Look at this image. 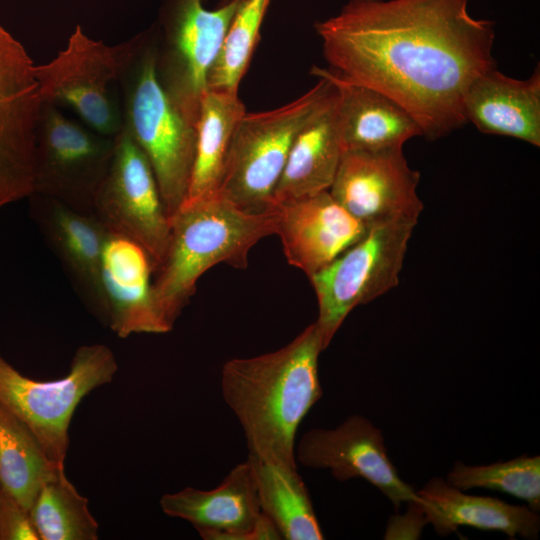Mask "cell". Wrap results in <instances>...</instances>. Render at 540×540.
<instances>
[{
  "mask_svg": "<svg viewBox=\"0 0 540 540\" xmlns=\"http://www.w3.org/2000/svg\"><path fill=\"white\" fill-rule=\"evenodd\" d=\"M114 147V137L101 135L68 118L58 106L43 102L36 131L34 194L93 215Z\"/></svg>",
  "mask_w": 540,
  "mask_h": 540,
  "instance_id": "cell-9",
  "label": "cell"
},
{
  "mask_svg": "<svg viewBox=\"0 0 540 540\" xmlns=\"http://www.w3.org/2000/svg\"><path fill=\"white\" fill-rule=\"evenodd\" d=\"M118 365L106 345L79 347L63 378L30 379L0 355V402L36 437L49 460L64 469L69 425L80 401L95 388L110 383Z\"/></svg>",
  "mask_w": 540,
  "mask_h": 540,
  "instance_id": "cell-6",
  "label": "cell"
},
{
  "mask_svg": "<svg viewBox=\"0 0 540 540\" xmlns=\"http://www.w3.org/2000/svg\"><path fill=\"white\" fill-rule=\"evenodd\" d=\"M419 180L402 148L344 151L329 192L369 228L396 220L418 221L424 208L417 194Z\"/></svg>",
  "mask_w": 540,
  "mask_h": 540,
  "instance_id": "cell-13",
  "label": "cell"
},
{
  "mask_svg": "<svg viewBox=\"0 0 540 540\" xmlns=\"http://www.w3.org/2000/svg\"><path fill=\"white\" fill-rule=\"evenodd\" d=\"M153 267L136 242L108 232L101 256V282L106 303L103 324L118 337L171 331L155 305Z\"/></svg>",
  "mask_w": 540,
  "mask_h": 540,
  "instance_id": "cell-17",
  "label": "cell"
},
{
  "mask_svg": "<svg viewBox=\"0 0 540 540\" xmlns=\"http://www.w3.org/2000/svg\"><path fill=\"white\" fill-rule=\"evenodd\" d=\"M0 540H40L31 516L0 484Z\"/></svg>",
  "mask_w": 540,
  "mask_h": 540,
  "instance_id": "cell-29",
  "label": "cell"
},
{
  "mask_svg": "<svg viewBox=\"0 0 540 540\" xmlns=\"http://www.w3.org/2000/svg\"><path fill=\"white\" fill-rule=\"evenodd\" d=\"M274 208L278 214L275 234L280 236L284 255L308 277L329 265L367 230L329 190Z\"/></svg>",
  "mask_w": 540,
  "mask_h": 540,
  "instance_id": "cell-16",
  "label": "cell"
},
{
  "mask_svg": "<svg viewBox=\"0 0 540 540\" xmlns=\"http://www.w3.org/2000/svg\"><path fill=\"white\" fill-rule=\"evenodd\" d=\"M157 43L137 42L121 77L123 127L153 169L167 215L183 204L196 151V126L170 99L158 78Z\"/></svg>",
  "mask_w": 540,
  "mask_h": 540,
  "instance_id": "cell-4",
  "label": "cell"
},
{
  "mask_svg": "<svg viewBox=\"0 0 540 540\" xmlns=\"http://www.w3.org/2000/svg\"><path fill=\"white\" fill-rule=\"evenodd\" d=\"M323 350L314 322L276 351L224 363L221 393L242 427L249 456L297 469L298 427L323 394Z\"/></svg>",
  "mask_w": 540,
  "mask_h": 540,
  "instance_id": "cell-2",
  "label": "cell"
},
{
  "mask_svg": "<svg viewBox=\"0 0 540 540\" xmlns=\"http://www.w3.org/2000/svg\"><path fill=\"white\" fill-rule=\"evenodd\" d=\"M61 470L28 427L0 402L1 486L29 511L41 486Z\"/></svg>",
  "mask_w": 540,
  "mask_h": 540,
  "instance_id": "cell-25",
  "label": "cell"
},
{
  "mask_svg": "<svg viewBox=\"0 0 540 540\" xmlns=\"http://www.w3.org/2000/svg\"><path fill=\"white\" fill-rule=\"evenodd\" d=\"M296 461L308 468L328 469L338 481L362 478L398 508L418 500L416 491L390 461L382 431L362 415H351L332 429L307 431L295 447Z\"/></svg>",
  "mask_w": 540,
  "mask_h": 540,
  "instance_id": "cell-14",
  "label": "cell"
},
{
  "mask_svg": "<svg viewBox=\"0 0 540 540\" xmlns=\"http://www.w3.org/2000/svg\"><path fill=\"white\" fill-rule=\"evenodd\" d=\"M276 209L247 213L220 195L184 202L170 218V238L164 259L154 272L152 290L158 313L173 329L211 267L226 263L246 269L252 247L275 234Z\"/></svg>",
  "mask_w": 540,
  "mask_h": 540,
  "instance_id": "cell-3",
  "label": "cell"
},
{
  "mask_svg": "<svg viewBox=\"0 0 540 540\" xmlns=\"http://www.w3.org/2000/svg\"><path fill=\"white\" fill-rule=\"evenodd\" d=\"M32 214L68 272L82 300L103 323L106 312L101 282V256L108 231L94 215L78 212L57 200L34 194Z\"/></svg>",
  "mask_w": 540,
  "mask_h": 540,
  "instance_id": "cell-18",
  "label": "cell"
},
{
  "mask_svg": "<svg viewBox=\"0 0 540 540\" xmlns=\"http://www.w3.org/2000/svg\"><path fill=\"white\" fill-rule=\"evenodd\" d=\"M414 501L424 522L445 536L459 526L500 531L511 538H537L540 529L538 512L527 506L511 505L500 499L468 495L443 478L430 479L416 491Z\"/></svg>",
  "mask_w": 540,
  "mask_h": 540,
  "instance_id": "cell-22",
  "label": "cell"
},
{
  "mask_svg": "<svg viewBox=\"0 0 540 540\" xmlns=\"http://www.w3.org/2000/svg\"><path fill=\"white\" fill-rule=\"evenodd\" d=\"M315 29L330 69L396 101L431 140L467 122V89L496 67L494 24L468 0H349Z\"/></svg>",
  "mask_w": 540,
  "mask_h": 540,
  "instance_id": "cell-1",
  "label": "cell"
},
{
  "mask_svg": "<svg viewBox=\"0 0 540 540\" xmlns=\"http://www.w3.org/2000/svg\"><path fill=\"white\" fill-rule=\"evenodd\" d=\"M247 459L253 470L261 512L274 524L281 539H324L308 488L297 469L249 455Z\"/></svg>",
  "mask_w": 540,
  "mask_h": 540,
  "instance_id": "cell-24",
  "label": "cell"
},
{
  "mask_svg": "<svg viewBox=\"0 0 540 540\" xmlns=\"http://www.w3.org/2000/svg\"><path fill=\"white\" fill-rule=\"evenodd\" d=\"M245 113L238 93L207 90L204 94L196 123L194 164L184 202L218 195L231 141Z\"/></svg>",
  "mask_w": 540,
  "mask_h": 540,
  "instance_id": "cell-23",
  "label": "cell"
},
{
  "mask_svg": "<svg viewBox=\"0 0 540 540\" xmlns=\"http://www.w3.org/2000/svg\"><path fill=\"white\" fill-rule=\"evenodd\" d=\"M112 162L95 197L93 215L113 234L140 245L153 274L170 238V218L145 153L125 127L114 137Z\"/></svg>",
  "mask_w": 540,
  "mask_h": 540,
  "instance_id": "cell-11",
  "label": "cell"
},
{
  "mask_svg": "<svg viewBox=\"0 0 540 540\" xmlns=\"http://www.w3.org/2000/svg\"><path fill=\"white\" fill-rule=\"evenodd\" d=\"M332 88L319 77L313 88L282 107L246 112L234 132L218 195L247 213L274 210L273 193L293 141Z\"/></svg>",
  "mask_w": 540,
  "mask_h": 540,
  "instance_id": "cell-5",
  "label": "cell"
},
{
  "mask_svg": "<svg viewBox=\"0 0 540 540\" xmlns=\"http://www.w3.org/2000/svg\"><path fill=\"white\" fill-rule=\"evenodd\" d=\"M40 540H96L98 524L64 470L39 489L29 510Z\"/></svg>",
  "mask_w": 540,
  "mask_h": 540,
  "instance_id": "cell-26",
  "label": "cell"
},
{
  "mask_svg": "<svg viewBox=\"0 0 540 540\" xmlns=\"http://www.w3.org/2000/svg\"><path fill=\"white\" fill-rule=\"evenodd\" d=\"M42 104L36 65L0 25V209L34 194Z\"/></svg>",
  "mask_w": 540,
  "mask_h": 540,
  "instance_id": "cell-12",
  "label": "cell"
},
{
  "mask_svg": "<svg viewBox=\"0 0 540 540\" xmlns=\"http://www.w3.org/2000/svg\"><path fill=\"white\" fill-rule=\"evenodd\" d=\"M271 0H241L210 70L207 90L238 93Z\"/></svg>",
  "mask_w": 540,
  "mask_h": 540,
  "instance_id": "cell-27",
  "label": "cell"
},
{
  "mask_svg": "<svg viewBox=\"0 0 540 540\" xmlns=\"http://www.w3.org/2000/svg\"><path fill=\"white\" fill-rule=\"evenodd\" d=\"M311 73L328 79L335 89L344 151L402 148L409 139L422 135L417 121L387 95L350 82L330 68L313 67Z\"/></svg>",
  "mask_w": 540,
  "mask_h": 540,
  "instance_id": "cell-19",
  "label": "cell"
},
{
  "mask_svg": "<svg viewBox=\"0 0 540 540\" xmlns=\"http://www.w3.org/2000/svg\"><path fill=\"white\" fill-rule=\"evenodd\" d=\"M343 153L337 98L333 87L293 141L273 193V208L282 203L328 191Z\"/></svg>",
  "mask_w": 540,
  "mask_h": 540,
  "instance_id": "cell-21",
  "label": "cell"
},
{
  "mask_svg": "<svg viewBox=\"0 0 540 540\" xmlns=\"http://www.w3.org/2000/svg\"><path fill=\"white\" fill-rule=\"evenodd\" d=\"M241 0L215 10L201 0H168L163 42L156 50V69L164 90L196 126L210 70Z\"/></svg>",
  "mask_w": 540,
  "mask_h": 540,
  "instance_id": "cell-10",
  "label": "cell"
},
{
  "mask_svg": "<svg viewBox=\"0 0 540 540\" xmlns=\"http://www.w3.org/2000/svg\"><path fill=\"white\" fill-rule=\"evenodd\" d=\"M417 220L403 219L367 228L329 265L309 277L318 301L315 321L324 350L347 315L397 286Z\"/></svg>",
  "mask_w": 540,
  "mask_h": 540,
  "instance_id": "cell-8",
  "label": "cell"
},
{
  "mask_svg": "<svg viewBox=\"0 0 540 540\" xmlns=\"http://www.w3.org/2000/svg\"><path fill=\"white\" fill-rule=\"evenodd\" d=\"M160 507L166 515L191 523L204 540H281L261 512L248 459L234 466L217 487H185L164 494Z\"/></svg>",
  "mask_w": 540,
  "mask_h": 540,
  "instance_id": "cell-15",
  "label": "cell"
},
{
  "mask_svg": "<svg viewBox=\"0 0 540 540\" xmlns=\"http://www.w3.org/2000/svg\"><path fill=\"white\" fill-rule=\"evenodd\" d=\"M136 41L109 46L77 26L64 49L36 65L43 102L66 106L95 132L115 137L123 127L121 77Z\"/></svg>",
  "mask_w": 540,
  "mask_h": 540,
  "instance_id": "cell-7",
  "label": "cell"
},
{
  "mask_svg": "<svg viewBox=\"0 0 540 540\" xmlns=\"http://www.w3.org/2000/svg\"><path fill=\"white\" fill-rule=\"evenodd\" d=\"M449 484L462 491L486 488L511 494L540 510V457L519 456L489 465L468 466L455 462L447 474Z\"/></svg>",
  "mask_w": 540,
  "mask_h": 540,
  "instance_id": "cell-28",
  "label": "cell"
},
{
  "mask_svg": "<svg viewBox=\"0 0 540 540\" xmlns=\"http://www.w3.org/2000/svg\"><path fill=\"white\" fill-rule=\"evenodd\" d=\"M466 121L482 133L509 136L540 146V69L525 80L496 69L476 77L464 97Z\"/></svg>",
  "mask_w": 540,
  "mask_h": 540,
  "instance_id": "cell-20",
  "label": "cell"
}]
</instances>
